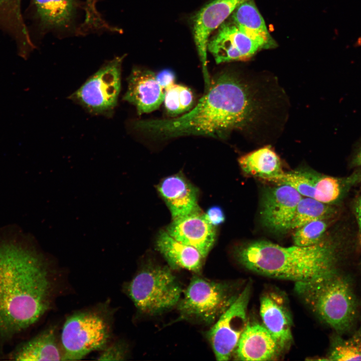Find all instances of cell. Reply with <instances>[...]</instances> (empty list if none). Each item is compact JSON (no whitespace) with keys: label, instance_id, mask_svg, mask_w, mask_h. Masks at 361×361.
I'll use <instances>...</instances> for the list:
<instances>
[{"label":"cell","instance_id":"obj_22","mask_svg":"<svg viewBox=\"0 0 361 361\" xmlns=\"http://www.w3.org/2000/svg\"><path fill=\"white\" fill-rule=\"evenodd\" d=\"M6 357L16 360H63V352L51 328L20 344Z\"/></svg>","mask_w":361,"mask_h":361},{"label":"cell","instance_id":"obj_31","mask_svg":"<svg viewBox=\"0 0 361 361\" xmlns=\"http://www.w3.org/2000/svg\"><path fill=\"white\" fill-rule=\"evenodd\" d=\"M353 213L357 224L359 235L361 240V194L354 202Z\"/></svg>","mask_w":361,"mask_h":361},{"label":"cell","instance_id":"obj_28","mask_svg":"<svg viewBox=\"0 0 361 361\" xmlns=\"http://www.w3.org/2000/svg\"><path fill=\"white\" fill-rule=\"evenodd\" d=\"M126 356L124 345L120 343H116L106 348L98 356V360H124Z\"/></svg>","mask_w":361,"mask_h":361},{"label":"cell","instance_id":"obj_8","mask_svg":"<svg viewBox=\"0 0 361 361\" xmlns=\"http://www.w3.org/2000/svg\"><path fill=\"white\" fill-rule=\"evenodd\" d=\"M124 56L108 62L91 76L70 98L94 114L111 112L117 104L121 86Z\"/></svg>","mask_w":361,"mask_h":361},{"label":"cell","instance_id":"obj_1","mask_svg":"<svg viewBox=\"0 0 361 361\" xmlns=\"http://www.w3.org/2000/svg\"><path fill=\"white\" fill-rule=\"evenodd\" d=\"M255 85L236 72L226 71L211 81L195 107L172 119L134 121L135 130L147 135L169 139L186 135L225 138L235 130L255 124L265 105Z\"/></svg>","mask_w":361,"mask_h":361},{"label":"cell","instance_id":"obj_32","mask_svg":"<svg viewBox=\"0 0 361 361\" xmlns=\"http://www.w3.org/2000/svg\"><path fill=\"white\" fill-rule=\"evenodd\" d=\"M21 0H0V4L9 9H18L21 8Z\"/></svg>","mask_w":361,"mask_h":361},{"label":"cell","instance_id":"obj_21","mask_svg":"<svg viewBox=\"0 0 361 361\" xmlns=\"http://www.w3.org/2000/svg\"><path fill=\"white\" fill-rule=\"evenodd\" d=\"M232 22L261 49H269L277 46L254 0H247L240 4L231 14Z\"/></svg>","mask_w":361,"mask_h":361},{"label":"cell","instance_id":"obj_14","mask_svg":"<svg viewBox=\"0 0 361 361\" xmlns=\"http://www.w3.org/2000/svg\"><path fill=\"white\" fill-rule=\"evenodd\" d=\"M165 231L178 241L197 249L204 258L213 248L217 236L215 227L207 221L200 209L172 219Z\"/></svg>","mask_w":361,"mask_h":361},{"label":"cell","instance_id":"obj_12","mask_svg":"<svg viewBox=\"0 0 361 361\" xmlns=\"http://www.w3.org/2000/svg\"><path fill=\"white\" fill-rule=\"evenodd\" d=\"M302 196L293 187L278 184L264 192L261 207L263 224L269 230L283 233L291 230L298 203Z\"/></svg>","mask_w":361,"mask_h":361},{"label":"cell","instance_id":"obj_26","mask_svg":"<svg viewBox=\"0 0 361 361\" xmlns=\"http://www.w3.org/2000/svg\"><path fill=\"white\" fill-rule=\"evenodd\" d=\"M327 220L311 221L295 229L292 236L294 244L298 246H309L321 242L328 227Z\"/></svg>","mask_w":361,"mask_h":361},{"label":"cell","instance_id":"obj_17","mask_svg":"<svg viewBox=\"0 0 361 361\" xmlns=\"http://www.w3.org/2000/svg\"><path fill=\"white\" fill-rule=\"evenodd\" d=\"M156 188L172 219L200 209L198 189L181 173L163 178Z\"/></svg>","mask_w":361,"mask_h":361},{"label":"cell","instance_id":"obj_4","mask_svg":"<svg viewBox=\"0 0 361 361\" xmlns=\"http://www.w3.org/2000/svg\"><path fill=\"white\" fill-rule=\"evenodd\" d=\"M295 290L324 323L340 334L349 330L357 314V301L348 278L335 271L295 282Z\"/></svg>","mask_w":361,"mask_h":361},{"label":"cell","instance_id":"obj_20","mask_svg":"<svg viewBox=\"0 0 361 361\" xmlns=\"http://www.w3.org/2000/svg\"><path fill=\"white\" fill-rule=\"evenodd\" d=\"M155 246L169 267L173 269H186L199 273L204 258L195 248L182 243L169 235L165 230L158 234Z\"/></svg>","mask_w":361,"mask_h":361},{"label":"cell","instance_id":"obj_16","mask_svg":"<svg viewBox=\"0 0 361 361\" xmlns=\"http://www.w3.org/2000/svg\"><path fill=\"white\" fill-rule=\"evenodd\" d=\"M164 92L156 79V74L136 68L128 77L123 99L135 106L140 115L158 109L163 101Z\"/></svg>","mask_w":361,"mask_h":361},{"label":"cell","instance_id":"obj_27","mask_svg":"<svg viewBox=\"0 0 361 361\" xmlns=\"http://www.w3.org/2000/svg\"><path fill=\"white\" fill-rule=\"evenodd\" d=\"M163 102L168 115L175 116L184 113L179 93V84L174 83L165 89Z\"/></svg>","mask_w":361,"mask_h":361},{"label":"cell","instance_id":"obj_33","mask_svg":"<svg viewBox=\"0 0 361 361\" xmlns=\"http://www.w3.org/2000/svg\"><path fill=\"white\" fill-rule=\"evenodd\" d=\"M350 164L353 167L361 166V146L353 157Z\"/></svg>","mask_w":361,"mask_h":361},{"label":"cell","instance_id":"obj_30","mask_svg":"<svg viewBox=\"0 0 361 361\" xmlns=\"http://www.w3.org/2000/svg\"><path fill=\"white\" fill-rule=\"evenodd\" d=\"M156 78L160 85L164 90L175 83V74L172 70L169 69H163L156 74Z\"/></svg>","mask_w":361,"mask_h":361},{"label":"cell","instance_id":"obj_10","mask_svg":"<svg viewBox=\"0 0 361 361\" xmlns=\"http://www.w3.org/2000/svg\"><path fill=\"white\" fill-rule=\"evenodd\" d=\"M251 288L247 285L217 319L208 337L217 360H228L248 325L247 309Z\"/></svg>","mask_w":361,"mask_h":361},{"label":"cell","instance_id":"obj_15","mask_svg":"<svg viewBox=\"0 0 361 361\" xmlns=\"http://www.w3.org/2000/svg\"><path fill=\"white\" fill-rule=\"evenodd\" d=\"M260 313L263 325L277 342L280 350L288 348L292 341V317L285 298L270 291L261 297Z\"/></svg>","mask_w":361,"mask_h":361},{"label":"cell","instance_id":"obj_23","mask_svg":"<svg viewBox=\"0 0 361 361\" xmlns=\"http://www.w3.org/2000/svg\"><path fill=\"white\" fill-rule=\"evenodd\" d=\"M238 163L246 174L269 182L284 172L279 156L269 145L240 156Z\"/></svg>","mask_w":361,"mask_h":361},{"label":"cell","instance_id":"obj_2","mask_svg":"<svg viewBox=\"0 0 361 361\" xmlns=\"http://www.w3.org/2000/svg\"><path fill=\"white\" fill-rule=\"evenodd\" d=\"M24 241L20 233L0 234V345L36 323L51 304L49 269Z\"/></svg>","mask_w":361,"mask_h":361},{"label":"cell","instance_id":"obj_13","mask_svg":"<svg viewBox=\"0 0 361 361\" xmlns=\"http://www.w3.org/2000/svg\"><path fill=\"white\" fill-rule=\"evenodd\" d=\"M218 28L208 44L217 63L246 60L261 50L232 21L224 22Z\"/></svg>","mask_w":361,"mask_h":361},{"label":"cell","instance_id":"obj_18","mask_svg":"<svg viewBox=\"0 0 361 361\" xmlns=\"http://www.w3.org/2000/svg\"><path fill=\"white\" fill-rule=\"evenodd\" d=\"M280 351L275 339L263 325L248 323L234 354L241 360H268Z\"/></svg>","mask_w":361,"mask_h":361},{"label":"cell","instance_id":"obj_5","mask_svg":"<svg viewBox=\"0 0 361 361\" xmlns=\"http://www.w3.org/2000/svg\"><path fill=\"white\" fill-rule=\"evenodd\" d=\"M127 292L137 309L154 315L171 309L181 298V285L170 268L148 266L129 282Z\"/></svg>","mask_w":361,"mask_h":361},{"label":"cell","instance_id":"obj_11","mask_svg":"<svg viewBox=\"0 0 361 361\" xmlns=\"http://www.w3.org/2000/svg\"><path fill=\"white\" fill-rule=\"evenodd\" d=\"M247 0H214L204 6L194 16L193 30L194 41L201 62L205 88L211 84L207 67L208 44L211 34Z\"/></svg>","mask_w":361,"mask_h":361},{"label":"cell","instance_id":"obj_25","mask_svg":"<svg viewBox=\"0 0 361 361\" xmlns=\"http://www.w3.org/2000/svg\"><path fill=\"white\" fill-rule=\"evenodd\" d=\"M327 357L329 360H361V329L348 338L333 336Z\"/></svg>","mask_w":361,"mask_h":361},{"label":"cell","instance_id":"obj_24","mask_svg":"<svg viewBox=\"0 0 361 361\" xmlns=\"http://www.w3.org/2000/svg\"><path fill=\"white\" fill-rule=\"evenodd\" d=\"M336 213L332 205L309 197L302 198L297 206L291 229L295 230L311 221L328 220Z\"/></svg>","mask_w":361,"mask_h":361},{"label":"cell","instance_id":"obj_3","mask_svg":"<svg viewBox=\"0 0 361 361\" xmlns=\"http://www.w3.org/2000/svg\"><path fill=\"white\" fill-rule=\"evenodd\" d=\"M335 245L322 240L309 246L283 247L260 240L241 245L234 251L237 260L257 274L295 282L314 279L334 271Z\"/></svg>","mask_w":361,"mask_h":361},{"label":"cell","instance_id":"obj_19","mask_svg":"<svg viewBox=\"0 0 361 361\" xmlns=\"http://www.w3.org/2000/svg\"><path fill=\"white\" fill-rule=\"evenodd\" d=\"M35 17L41 30L66 31L74 22L79 7L77 0H32Z\"/></svg>","mask_w":361,"mask_h":361},{"label":"cell","instance_id":"obj_6","mask_svg":"<svg viewBox=\"0 0 361 361\" xmlns=\"http://www.w3.org/2000/svg\"><path fill=\"white\" fill-rule=\"evenodd\" d=\"M237 295L229 284L194 276L177 303V309L184 319L212 323Z\"/></svg>","mask_w":361,"mask_h":361},{"label":"cell","instance_id":"obj_7","mask_svg":"<svg viewBox=\"0 0 361 361\" xmlns=\"http://www.w3.org/2000/svg\"><path fill=\"white\" fill-rule=\"evenodd\" d=\"M109 337L108 326L99 315L91 312L75 313L65 322L61 335L63 360H76L101 349Z\"/></svg>","mask_w":361,"mask_h":361},{"label":"cell","instance_id":"obj_29","mask_svg":"<svg viewBox=\"0 0 361 361\" xmlns=\"http://www.w3.org/2000/svg\"><path fill=\"white\" fill-rule=\"evenodd\" d=\"M204 214L207 221L214 227L223 224L225 220L224 211L219 206L209 207Z\"/></svg>","mask_w":361,"mask_h":361},{"label":"cell","instance_id":"obj_9","mask_svg":"<svg viewBox=\"0 0 361 361\" xmlns=\"http://www.w3.org/2000/svg\"><path fill=\"white\" fill-rule=\"evenodd\" d=\"M270 182L289 185L302 196L332 205L340 201L352 187L361 183V172L355 170L348 176L338 177L296 170L284 172Z\"/></svg>","mask_w":361,"mask_h":361}]
</instances>
